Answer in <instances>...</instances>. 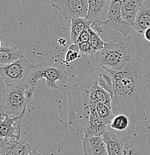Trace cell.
Masks as SVG:
<instances>
[{
	"label": "cell",
	"mask_w": 150,
	"mask_h": 155,
	"mask_svg": "<svg viewBox=\"0 0 150 155\" xmlns=\"http://www.w3.org/2000/svg\"><path fill=\"white\" fill-rule=\"evenodd\" d=\"M79 54L80 53L69 49L65 55V61L67 63H70L72 62V61H74L75 60H76L77 58H79Z\"/></svg>",
	"instance_id": "obj_22"
},
{
	"label": "cell",
	"mask_w": 150,
	"mask_h": 155,
	"mask_svg": "<svg viewBox=\"0 0 150 155\" xmlns=\"http://www.w3.org/2000/svg\"><path fill=\"white\" fill-rule=\"evenodd\" d=\"M25 115V110L20 116L11 117L5 113L2 114L0 122V137L1 139L20 140L21 137V123Z\"/></svg>",
	"instance_id": "obj_8"
},
{
	"label": "cell",
	"mask_w": 150,
	"mask_h": 155,
	"mask_svg": "<svg viewBox=\"0 0 150 155\" xmlns=\"http://www.w3.org/2000/svg\"><path fill=\"white\" fill-rule=\"evenodd\" d=\"M90 27H93V23L85 18H74L71 20L70 40L72 43H76L79 36Z\"/></svg>",
	"instance_id": "obj_16"
},
{
	"label": "cell",
	"mask_w": 150,
	"mask_h": 155,
	"mask_svg": "<svg viewBox=\"0 0 150 155\" xmlns=\"http://www.w3.org/2000/svg\"><path fill=\"white\" fill-rule=\"evenodd\" d=\"M24 58L23 54L19 51L18 47H11L7 44H2L0 48V65L1 67L13 64Z\"/></svg>",
	"instance_id": "obj_15"
},
{
	"label": "cell",
	"mask_w": 150,
	"mask_h": 155,
	"mask_svg": "<svg viewBox=\"0 0 150 155\" xmlns=\"http://www.w3.org/2000/svg\"><path fill=\"white\" fill-rule=\"evenodd\" d=\"M32 150L30 145L22 138L1 139L0 155H28Z\"/></svg>",
	"instance_id": "obj_10"
},
{
	"label": "cell",
	"mask_w": 150,
	"mask_h": 155,
	"mask_svg": "<svg viewBox=\"0 0 150 155\" xmlns=\"http://www.w3.org/2000/svg\"><path fill=\"white\" fill-rule=\"evenodd\" d=\"M28 155H43V154H40V152H38L36 149H32V151H31V152Z\"/></svg>",
	"instance_id": "obj_25"
},
{
	"label": "cell",
	"mask_w": 150,
	"mask_h": 155,
	"mask_svg": "<svg viewBox=\"0 0 150 155\" xmlns=\"http://www.w3.org/2000/svg\"><path fill=\"white\" fill-rule=\"evenodd\" d=\"M88 31L90 34V43L91 44L93 49L96 52L102 50L105 43L100 38L99 34L97 31H96L92 27L88 28Z\"/></svg>",
	"instance_id": "obj_20"
},
{
	"label": "cell",
	"mask_w": 150,
	"mask_h": 155,
	"mask_svg": "<svg viewBox=\"0 0 150 155\" xmlns=\"http://www.w3.org/2000/svg\"><path fill=\"white\" fill-rule=\"evenodd\" d=\"M132 28L141 36L146 29L150 28V3L141 7L137 15Z\"/></svg>",
	"instance_id": "obj_14"
},
{
	"label": "cell",
	"mask_w": 150,
	"mask_h": 155,
	"mask_svg": "<svg viewBox=\"0 0 150 155\" xmlns=\"http://www.w3.org/2000/svg\"><path fill=\"white\" fill-rule=\"evenodd\" d=\"M128 124H129V120L128 116L125 114H118L114 116V117L113 118L110 126L114 130L123 131L128 127Z\"/></svg>",
	"instance_id": "obj_19"
},
{
	"label": "cell",
	"mask_w": 150,
	"mask_h": 155,
	"mask_svg": "<svg viewBox=\"0 0 150 155\" xmlns=\"http://www.w3.org/2000/svg\"><path fill=\"white\" fill-rule=\"evenodd\" d=\"M143 5L139 0H122L121 14L122 19L133 26L137 15Z\"/></svg>",
	"instance_id": "obj_13"
},
{
	"label": "cell",
	"mask_w": 150,
	"mask_h": 155,
	"mask_svg": "<svg viewBox=\"0 0 150 155\" xmlns=\"http://www.w3.org/2000/svg\"><path fill=\"white\" fill-rule=\"evenodd\" d=\"M99 67L114 71L124 69L134 59L129 46L124 42H108L104 48L94 55Z\"/></svg>",
	"instance_id": "obj_3"
},
{
	"label": "cell",
	"mask_w": 150,
	"mask_h": 155,
	"mask_svg": "<svg viewBox=\"0 0 150 155\" xmlns=\"http://www.w3.org/2000/svg\"><path fill=\"white\" fill-rule=\"evenodd\" d=\"M121 8L122 0H111L107 19L104 22H99L96 24V26L94 28L96 29V31L100 34V26H105L120 32L123 36L128 37L132 26L122 19Z\"/></svg>",
	"instance_id": "obj_6"
},
{
	"label": "cell",
	"mask_w": 150,
	"mask_h": 155,
	"mask_svg": "<svg viewBox=\"0 0 150 155\" xmlns=\"http://www.w3.org/2000/svg\"><path fill=\"white\" fill-rule=\"evenodd\" d=\"M78 46H79L80 54H88V55H93V56L96 54V51L93 49V47H92L90 42L83 43H82V44L78 45Z\"/></svg>",
	"instance_id": "obj_21"
},
{
	"label": "cell",
	"mask_w": 150,
	"mask_h": 155,
	"mask_svg": "<svg viewBox=\"0 0 150 155\" xmlns=\"http://www.w3.org/2000/svg\"><path fill=\"white\" fill-rule=\"evenodd\" d=\"M87 42H90V34L88 31V29L85 30L82 35H80L79 38L77 40L75 44L80 45L83 43H87Z\"/></svg>",
	"instance_id": "obj_23"
},
{
	"label": "cell",
	"mask_w": 150,
	"mask_h": 155,
	"mask_svg": "<svg viewBox=\"0 0 150 155\" xmlns=\"http://www.w3.org/2000/svg\"><path fill=\"white\" fill-rule=\"evenodd\" d=\"M42 78L46 79L48 87L57 89V81H66L67 79V72L63 67L51 64L43 61L33 66L26 83L32 87H36L38 81Z\"/></svg>",
	"instance_id": "obj_4"
},
{
	"label": "cell",
	"mask_w": 150,
	"mask_h": 155,
	"mask_svg": "<svg viewBox=\"0 0 150 155\" xmlns=\"http://www.w3.org/2000/svg\"><path fill=\"white\" fill-rule=\"evenodd\" d=\"M50 4L67 21L88 16V0H50Z\"/></svg>",
	"instance_id": "obj_7"
},
{
	"label": "cell",
	"mask_w": 150,
	"mask_h": 155,
	"mask_svg": "<svg viewBox=\"0 0 150 155\" xmlns=\"http://www.w3.org/2000/svg\"><path fill=\"white\" fill-rule=\"evenodd\" d=\"M143 37H144V38L146 39L148 42L150 43V28L146 29V30L145 31L144 34H143Z\"/></svg>",
	"instance_id": "obj_24"
},
{
	"label": "cell",
	"mask_w": 150,
	"mask_h": 155,
	"mask_svg": "<svg viewBox=\"0 0 150 155\" xmlns=\"http://www.w3.org/2000/svg\"><path fill=\"white\" fill-rule=\"evenodd\" d=\"M141 64V58H135L122 70L114 71L103 67L113 79L114 96L111 109L114 116L132 114L139 110L143 79Z\"/></svg>",
	"instance_id": "obj_1"
},
{
	"label": "cell",
	"mask_w": 150,
	"mask_h": 155,
	"mask_svg": "<svg viewBox=\"0 0 150 155\" xmlns=\"http://www.w3.org/2000/svg\"><path fill=\"white\" fill-rule=\"evenodd\" d=\"M111 3V0H88V13L85 19L93 23L92 28L107 19Z\"/></svg>",
	"instance_id": "obj_9"
},
{
	"label": "cell",
	"mask_w": 150,
	"mask_h": 155,
	"mask_svg": "<svg viewBox=\"0 0 150 155\" xmlns=\"http://www.w3.org/2000/svg\"><path fill=\"white\" fill-rule=\"evenodd\" d=\"M98 83L102 88L109 93L113 98L114 90H113V79L109 72H108L103 67H99L98 74Z\"/></svg>",
	"instance_id": "obj_17"
},
{
	"label": "cell",
	"mask_w": 150,
	"mask_h": 155,
	"mask_svg": "<svg viewBox=\"0 0 150 155\" xmlns=\"http://www.w3.org/2000/svg\"><path fill=\"white\" fill-rule=\"evenodd\" d=\"M35 87L27 83L5 85L2 90V103L5 113L11 117L20 116L32 101Z\"/></svg>",
	"instance_id": "obj_2"
},
{
	"label": "cell",
	"mask_w": 150,
	"mask_h": 155,
	"mask_svg": "<svg viewBox=\"0 0 150 155\" xmlns=\"http://www.w3.org/2000/svg\"><path fill=\"white\" fill-rule=\"evenodd\" d=\"M82 147L84 155H108L102 136L84 138Z\"/></svg>",
	"instance_id": "obj_12"
},
{
	"label": "cell",
	"mask_w": 150,
	"mask_h": 155,
	"mask_svg": "<svg viewBox=\"0 0 150 155\" xmlns=\"http://www.w3.org/2000/svg\"><path fill=\"white\" fill-rule=\"evenodd\" d=\"M139 1L142 3V4L143 5H145L149 4V3H150V0H139Z\"/></svg>",
	"instance_id": "obj_26"
},
{
	"label": "cell",
	"mask_w": 150,
	"mask_h": 155,
	"mask_svg": "<svg viewBox=\"0 0 150 155\" xmlns=\"http://www.w3.org/2000/svg\"><path fill=\"white\" fill-rule=\"evenodd\" d=\"M32 68L33 66L31 61L28 58L24 57L13 64L1 67L0 75L2 80L5 85L26 83Z\"/></svg>",
	"instance_id": "obj_5"
},
{
	"label": "cell",
	"mask_w": 150,
	"mask_h": 155,
	"mask_svg": "<svg viewBox=\"0 0 150 155\" xmlns=\"http://www.w3.org/2000/svg\"><path fill=\"white\" fill-rule=\"evenodd\" d=\"M96 111L99 114V117L101 118L102 120L104 122L106 125H110L113 118L114 117V114H113L112 109L107 106L103 103L99 102L96 107Z\"/></svg>",
	"instance_id": "obj_18"
},
{
	"label": "cell",
	"mask_w": 150,
	"mask_h": 155,
	"mask_svg": "<svg viewBox=\"0 0 150 155\" xmlns=\"http://www.w3.org/2000/svg\"><path fill=\"white\" fill-rule=\"evenodd\" d=\"M102 138L105 143L108 154L124 155V144L129 140V137H120L114 132L107 130L102 135Z\"/></svg>",
	"instance_id": "obj_11"
}]
</instances>
